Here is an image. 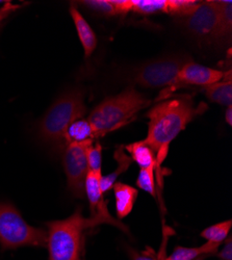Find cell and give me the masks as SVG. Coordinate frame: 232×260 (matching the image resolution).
Segmentation results:
<instances>
[{
	"label": "cell",
	"mask_w": 232,
	"mask_h": 260,
	"mask_svg": "<svg viewBox=\"0 0 232 260\" xmlns=\"http://www.w3.org/2000/svg\"><path fill=\"white\" fill-rule=\"evenodd\" d=\"M207 106L204 103L195 105L194 99L189 95H179L172 99H165L147 113L149 119L148 135L143 140L155 154L158 176L164 161L169 147L173 140L185 129L196 117L203 114Z\"/></svg>",
	"instance_id": "6da1fadb"
},
{
	"label": "cell",
	"mask_w": 232,
	"mask_h": 260,
	"mask_svg": "<svg viewBox=\"0 0 232 260\" xmlns=\"http://www.w3.org/2000/svg\"><path fill=\"white\" fill-rule=\"evenodd\" d=\"M150 104L151 101L132 86L119 95L103 100L88 118L94 129L95 138H102L129 124L142 110Z\"/></svg>",
	"instance_id": "7a4b0ae2"
},
{
	"label": "cell",
	"mask_w": 232,
	"mask_h": 260,
	"mask_svg": "<svg viewBox=\"0 0 232 260\" xmlns=\"http://www.w3.org/2000/svg\"><path fill=\"white\" fill-rule=\"evenodd\" d=\"M49 260H81L84 232L100 225L93 218H84L77 208L69 218L45 223Z\"/></svg>",
	"instance_id": "3957f363"
},
{
	"label": "cell",
	"mask_w": 232,
	"mask_h": 260,
	"mask_svg": "<svg viewBox=\"0 0 232 260\" xmlns=\"http://www.w3.org/2000/svg\"><path fill=\"white\" fill-rule=\"evenodd\" d=\"M84 95L78 89L69 90L59 96L39 122L37 130L39 138L46 143L64 142L68 126L87 114Z\"/></svg>",
	"instance_id": "277c9868"
},
{
	"label": "cell",
	"mask_w": 232,
	"mask_h": 260,
	"mask_svg": "<svg viewBox=\"0 0 232 260\" xmlns=\"http://www.w3.org/2000/svg\"><path fill=\"white\" fill-rule=\"evenodd\" d=\"M46 245L47 230L30 226L13 204L0 202V247L3 251Z\"/></svg>",
	"instance_id": "5b68a950"
},
{
	"label": "cell",
	"mask_w": 232,
	"mask_h": 260,
	"mask_svg": "<svg viewBox=\"0 0 232 260\" xmlns=\"http://www.w3.org/2000/svg\"><path fill=\"white\" fill-rule=\"evenodd\" d=\"M191 59L185 56H167L144 63L135 71L132 80L144 88L171 86L181 68Z\"/></svg>",
	"instance_id": "8992f818"
},
{
	"label": "cell",
	"mask_w": 232,
	"mask_h": 260,
	"mask_svg": "<svg viewBox=\"0 0 232 260\" xmlns=\"http://www.w3.org/2000/svg\"><path fill=\"white\" fill-rule=\"evenodd\" d=\"M93 141L86 143H74L66 146L62 155V166L67 176L68 189L74 197L83 198L84 182L89 172L87 160V149Z\"/></svg>",
	"instance_id": "52a82bcc"
},
{
	"label": "cell",
	"mask_w": 232,
	"mask_h": 260,
	"mask_svg": "<svg viewBox=\"0 0 232 260\" xmlns=\"http://www.w3.org/2000/svg\"><path fill=\"white\" fill-rule=\"evenodd\" d=\"M182 18L186 29L195 37L204 40L225 37L216 2L199 3L191 13Z\"/></svg>",
	"instance_id": "ba28073f"
},
{
	"label": "cell",
	"mask_w": 232,
	"mask_h": 260,
	"mask_svg": "<svg viewBox=\"0 0 232 260\" xmlns=\"http://www.w3.org/2000/svg\"><path fill=\"white\" fill-rule=\"evenodd\" d=\"M100 176L89 171L86 177V182H84V194L87 196L90 204L91 218L95 219L100 225L110 224L124 232H128V228L120 220L115 219L108 210L107 203L103 199L104 193L100 188Z\"/></svg>",
	"instance_id": "9c48e42d"
},
{
	"label": "cell",
	"mask_w": 232,
	"mask_h": 260,
	"mask_svg": "<svg viewBox=\"0 0 232 260\" xmlns=\"http://www.w3.org/2000/svg\"><path fill=\"white\" fill-rule=\"evenodd\" d=\"M225 72L208 68L192 60L187 61L178 72L173 84L169 88L178 89L184 85H201L208 86L210 84L222 81Z\"/></svg>",
	"instance_id": "30bf717a"
},
{
	"label": "cell",
	"mask_w": 232,
	"mask_h": 260,
	"mask_svg": "<svg viewBox=\"0 0 232 260\" xmlns=\"http://www.w3.org/2000/svg\"><path fill=\"white\" fill-rule=\"evenodd\" d=\"M70 15L72 17L79 41L82 45L84 56H86V58H89L97 47V37L93 28L87 22V20L83 18V16L77 10L76 6H74L73 4L70 7Z\"/></svg>",
	"instance_id": "8fae6325"
},
{
	"label": "cell",
	"mask_w": 232,
	"mask_h": 260,
	"mask_svg": "<svg viewBox=\"0 0 232 260\" xmlns=\"http://www.w3.org/2000/svg\"><path fill=\"white\" fill-rule=\"evenodd\" d=\"M113 188L116 201V212L118 219L122 220L132 211L139 191L136 187L121 182L115 183Z\"/></svg>",
	"instance_id": "7c38bea8"
},
{
	"label": "cell",
	"mask_w": 232,
	"mask_h": 260,
	"mask_svg": "<svg viewBox=\"0 0 232 260\" xmlns=\"http://www.w3.org/2000/svg\"><path fill=\"white\" fill-rule=\"evenodd\" d=\"M95 135L94 129L88 119H77L72 122L64 135V142L69 144L74 143H86L89 141H94Z\"/></svg>",
	"instance_id": "4fadbf2b"
},
{
	"label": "cell",
	"mask_w": 232,
	"mask_h": 260,
	"mask_svg": "<svg viewBox=\"0 0 232 260\" xmlns=\"http://www.w3.org/2000/svg\"><path fill=\"white\" fill-rule=\"evenodd\" d=\"M124 150L130 154V158L138 164L141 169L155 168L156 159L153 150L144 141L135 142L123 146Z\"/></svg>",
	"instance_id": "5bb4252c"
},
{
	"label": "cell",
	"mask_w": 232,
	"mask_h": 260,
	"mask_svg": "<svg viewBox=\"0 0 232 260\" xmlns=\"http://www.w3.org/2000/svg\"><path fill=\"white\" fill-rule=\"evenodd\" d=\"M114 157L118 162V167H117L116 171L114 173H112V174H109L107 176H101V178H100V188L103 193L108 192L110 189H112L114 187L118 177L129 169L131 161H132L130 156H128L124 152L123 146H120L119 148H117V150L115 151Z\"/></svg>",
	"instance_id": "9a60e30c"
},
{
	"label": "cell",
	"mask_w": 232,
	"mask_h": 260,
	"mask_svg": "<svg viewBox=\"0 0 232 260\" xmlns=\"http://www.w3.org/2000/svg\"><path fill=\"white\" fill-rule=\"evenodd\" d=\"M128 11L140 14H171V0H128Z\"/></svg>",
	"instance_id": "2e32d148"
},
{
	"label": "cell",
	"mask_w": 232,
	"mask_h": 260,
	"mask_svg": "<svg viewBox=\"0 0 232 260\" xmlns=\"http://www.w3.org/2000/svg\"><path fill=\"white\" fill-rule=\"evenodd\" d=\"M205 95L212 102L232 106V81L222 80L205 86Z\"/></svg>",
	"instance_id": "e0dca14e"
},
{
	"label": "cell",
	"mask_w": 232,
	"mask_h": 260,
	"mask_svg": "<svg viewBox=\"0 0 232 260\" xmlns=\"http://www.w3.org/2000/svg\"><path fill=\"white\" fill-rule=\"evenodd\" d=\"M216 246L205 243L201 247L197 248H184L176 247L171 255L165 256L164 260H197L202 255H214L218 252Z\"/></svg>",
	"instance_id": "ac0fdd59"
},
{
	"label": "cell",
	"mask_w": 232,
	"mask_h": 260,
	"mask_svg": "<svg viewBox=\"0 0 232 260\" xmlns=\"http://www.w3.org/2000/svg\"><path fill=\"white\" fill-rule=\"evenodd\" d=\"M232 226V221H224L213 226H209L201 232V236L207 243L219 248L229 236V231Z\"/></svg>",
	"instance_id": "d6986e66"
},
{
	"label": "cell",
	"mask_w": 232,
	"mask_h": 260,
	"mask_svg": "<svg viewBox=\"0 0 232 260\" xmlns=\"http://www.w3.org/2000/svg\"><path fill=\"white\" fill-rule=\"evenodd\" d=\"M87 160H88V169L90 172L98 176L101 175L102 169V146L100 144L91 145L87 149Z\"/></svg>",
	"instance_id": "ffe728a7"
},
{
	"label": "cell",
	"mask_w": 232,
	"mask_h": 260,
	"mask_svg": "<svg viewBox=\"0 0 232 260\" xmlns=\"http://www.w3.org/2000/svg\"><path fill=\"white\" fill-rule=\"evenodd\" d=\"M155 168L141 169L137 179V185L155 197Z\"/></svg>",
	"instance_id": "44dd1931"
},
{
	"label": "cell",
	"mask_w": 232,
	"mask_h": 260,
	"mask_svg": "<svg viewBox=\"0 0 232 260\" xmlns=\"http://www.w3.org/2000/svg\"><path fill=\"white\" fill-rule=\"evenodd\" d=\"M221 26L224 36L231 32L232 28V2H216Z\"/></svg>",
	"instance_id": "7402d4cb"
},
{
	"label": "cell",
	"mask_w": 232,
	"mask_h": 260,
	"mask_svg": "<svg viewBox=\"0 0 232 260\" xmlns=\"http://www.w3.org/2000/svg\"><path fill=\"white\" fill-rule=\"evenodd\" d=\"M84 6L97 11L99 13H102L104 15L112 16V15H117L116 8L113 4V2H105V0H93V2H83L82 3Z\"/></svg>",
	"instance_id": "603a6c76"
},
{
	"label": "cell",
	"mask_w": 232,
	"mask_h": 260,
	"mask_svg": "<svg viewBox=\"0 0 232 260\" xmlns=\"http://www.w3.org/2000/svg\"><path fill=\"white\" fill-rule=\"evenodd\" d=\"M130 256H131L132 260H158L157 255L150 248H147L146 251L141 252V253H138L136 251H131Z\"/></svg>",
	"instance_id": "cb8c5ba5"
},
{
	"label": "cell",
	"mask_w": 232,
	"mask_h": 260,
	"mask_svg": "<svg viewBox=\"0 0 232 260\" xmlns=\"http://www.w3.org/2000/svg\"><path fill=\"white\" fill-rule=\"evenodd\" d=\"M216 255L222 260H232V238L227 237V241L224 242V247L221 251L217 252Z\"/></svg>",
	"instance_id": "d4e9b609"
},
{
	"label": "cell",
	"mask_w": 232,
	"mask_h": 260,
	"mask_svg": "<svg viewBox=\"0 0 232 260\" xmlns=\"http://www.w3.org/2000/svg\"><path fill=\"white\" fill-rule=\"evenodd\" d=\"M21 8V6H17L12 4L11 2H7L5 3L4 7L0 9V25L4 22V21L11 15L13 14L15 11L19 10Z\"/></svg>",
	"instance_id": "484cf974"
},
{
	"label": "cell",
	"mask_w": 232,
	"mask_h": 260,
	"mask_svg": "<svg viewBox=\"0 0 232 260\" xmlns=\"http://www.w3.org/2000/svg\"><path fill=\"white\" fill-rule=\"evenodd\" d=\"M163 231H164V234H163V243H162V247H161L160 251H159V252H158V254H157L158 260H164V257L167 256V255H165V243H167L168 238H169V231H170V228H169V227H164Z\"/></svg>",
	"instance_id": "4316f807"
},
{
	"label": "cell",
	"mask_w": 232,
	"mask_h": 260,
	"mask_svg": "<svg viewBox=\"0 0 232 260\" xmlns=\"http://www.w3.org/2000/svg\"><path fill=\"white\" fill-rule=\"evenodd\" d=\"M225 120L229 126L232 125V106H228L225 113Z\"/></svg>",
	"instance_id": "83f0119b"
}]
</instances>
